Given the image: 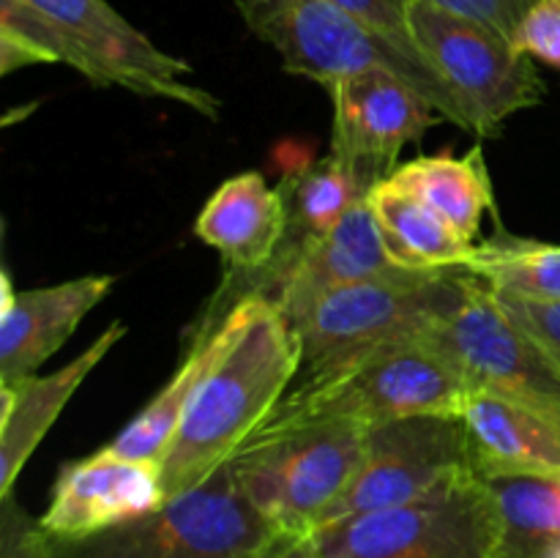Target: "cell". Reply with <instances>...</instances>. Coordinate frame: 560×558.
Segmentation results:
<instances>
[{"label":"cell","mask_w":560,"mask_h":558,"mask_svg":"<svg viewBox=\"0 0 560 558\" xmlns=\"http://www.w3.org/2000/svg\"><path fill=\"white\" fill-rule=\"evenodd\" d=\"M301 364L299 332L260 299L244 332L197 388L164 452V498L186 496L222 470L288 394Z\"/></svg>","instance_id":"cell-1"},{"label":"cell","mask_w":560,"mask_h":558,"mask_svg":"<svg viewBox=\"0 0 560 558\" xmlns=\"http://www.w3.org/2000/svg\"><path fill=\"white\" fill-rule=\"evenodd\" d=\"M470 392L459 367L424 334H416L323 375L301 377L255 435L337 419L381 427L410 416H463Z\"/></svg>","instance_id":"cell-2"},{"label":"cell","mask_w":560,"mask_h":558,"mask_svg":"<svg viewBox=\"0 0 560 558\" xmlns=\"http://www.w3.org/2000/svg\"><path fill=\"white\" fill-rule=\"evenodd\" d=\"M295 545L257 512L228 463L142 518L85 539H52V558H282Z\"/></svg>","instance_id":"cell-3"},{"label":"cell","mask_w":560,"mask_h":558,"mask_svg":"<svg viewBox=\"0 0 560 558\" xmlns=\"http://www.w3.org/2000/svg\"><path fill=\"white\" fill-rule=\"evenodd\" d=\"M465 268L408 271L339 284L317 295L293 323L304 350V377L323 375L394 339L424 334L465 290Z\"/></svg>","instance_id":"cell-4"},{"label":"cell","mask_w":560,"mask_h":558,"mask_svg":"<svg viewBox=\"0 0 560 558\" xmlns=\"http://www.w3.org/2000/svg\"><path fill=\"white\" fill-rule=\"evenodd\" d=\"M503 523L485 476L459 470L405 507L359 514L301 542L326 558H498Z\"/></svg>","instance_id":"cell-5"},{"label":"cell","mask_w":560,"mask_h":558,"mask_svg":"<svg viewBox=\"0 0 560 558\" xmlns=\"http://www.w3.org/2000/svg\"><path fill=\"white\" fill-rule=\"evenodd\" d=\"M366 438L370 427L345 419L252 435L230 468L257 512L301 545L353 481Z\"/></svg>","instance_id":"cell-6"},{"label":"cell","mask_w":560,"mask_h":558,"mask_svg":"<svg viewBox=\"0 0 560 558\" xmlns=\"http://www.w3.org/2000/svg\"><path fill=\"white\" fill-rule=\"evenodd\" d=\"M246 27L277 49L284 71L331 88L345 77L388 69L405 77L443 120L468 131L463 109L441 80L419 69L388 42L331 0H235Z\"/></svg>","instance_id":"cell-7"},{"label":"cell","mask_w":560,"mask_h":558,"mask_svg":"<svg viewBox=\"0 0 560 558\" xmlns=\"http://www.w3.org/2000/svg\"><path fill=\"white\" fill-rule=\"evenodd\" d=\"M408 16L419 53L459 104L468 131L501 137L512 115L545 102L547 88L530 55L495 27L430 0H410Z\"/></svg>","instance_id":"cell-8"},{"label":"cell","mask_w":560,"mask_h":558,"mask_svg":"<svg viewBox=\"0 0 560 558\" xmlns=\"http://www.w3.org/2000/svg\"><path fill=\"white\" fill-rule=\"evenodd\" d=\"M424 337L448 356L470 388L560 414V364L501 306L495 290L468 271L457 304Z\"/></svg>","instance_id":"cell-9"},{"label":"cell","mask_w":560,"mask_h":558,"mask_svg":"<svg viewBox=\"0 0 560 558\" xmlns=\"http://www.w3.org/2000/svg\"><path fill=\"white\" fill-rule=\"evenodd\" d=\"M42 11L71 47V69L98 88H124L148 98L184 104L197 115L217 120L222 102L211 91L189 82L191 66L164 53L107 0H25Z\"/></svg>","instance_id":"cell-10"},{"label":"cell","mask_w":560,"mask_h":558,"mask_svg":"<svg viewBox=\"0 0 560 558\" xmlns=\"http://www.w3.org/2000/svg\"><path fill=\"white\" fill-rule=\"evenodd\" d=\"M459 470H474L463 416H410L370 427L364 463L348 490L323 512L315 531L359 514L405 507Z\"/></svg>","instance_id":"cell-11"},{"label":"cell","mask_w":560,"mask_h":558,"mask_svg":"<svg viewBox=\"0 0 560 558\" xmlns=\"http://www.w3.org/2000/svg\"><path fill=\"white\" fill-rule=\"evenodd\" d=\"M334 102L331 153L359 170L372 186L397 170L408 142L421 140L441 118L405 77L370 69L328 88Z\"/></svg>","instance_id":"cell-12"},{"label":"cell","mask_w":560,"mask_h":558,"mask_svg":"<svg viewBox=\"0 0 560 558\" xmlns=\"http://www.w3.org/2000/svg\"><path fill=\"white\" fill-rule=\"evenodd\" d=\"M164 501L162 463L131 460L104 446L60 468L47 512L38 520L52 539H85L142 518Z\"/></svg>","instance_id":"cell-13"},{"label":"cell","mask_w":560,"mask_h":558,"mask_svg":"<svg viewBox=\"0 0 560 558\" xmlns=\"http://www.w3.org/2000/svg\"><path fill=\"white\" fill-rule=\"evenodd\" d=\"M113 284L107 274H88L49 288L16 290L14 301L0 306V386H16L36 375L82 317L107 299Z\"/></svg>","instance_id":"cell-14"},{"label":"cell","mask_w":560,"mask_h":558,"mask_svg":"<svg viewBox=\"0 0 560 558\" xmlns=\"http://www.w3.org/2000/svg\"><path fill=\"white\" fill-rule=\"evenodd\" d=\"M463 421L470 435L474 470L492 476L560 479V414L490 392H470Z\"/></svg>","instance_id":"cell-15"},{"label":"cell","mask_w":560,"mask_h":558,"mask_svg":"<svg viewBox=\"0 0 560 558\" xmlns=\"http://www.w3.org/2000/svg\"><path fill=\"white\" fill-rule=\"evenodd\" d=\"M126 337V323L104 328L77 359L49 375H33L16 386H0V501L14 496L16 476L47 438L58 416L77 394L93 367Z\"/></svg>","instance_id":"cell-16"},{"label":"cell","mask_w":560,"mask_h":558,"mask_svg":"<svg viewBox=\"0 0 560 558\" xmlns=\"http://www.w3.org/2000/svg\"><path fill=\"white\" fill-rule=\"evenodd\" d=\"M288 200L260 173L233 175L202 206L195 233L224 257V274L260 271L288 235Z\"/></svg>","instance_id":"cell-17"},{"label":"cell","mask_w":560,"mask_h":558,"mask_svg":"<svg viewBox=\"0 0 560 558\" xmlns=\"http://www.w3.org/2000/svg\"><path fill=\"white\" fill-rule=\"evenodd\" d=\"M257 301H260V295H246V299H241L219 323H200V326L195 328V339H191L189 353H186L178 372H175L167 381V386L140 410V416L131 419L129 425L107 443V449H113L115 454H124V457L131 460L162 463L164 452H167L180 419H184L186 410H189L197 388L202 386V381H206L211 367L219 361V356L238 339V334L244 332L246 323L252 321V315H255L257 310Z\"/></svg>","instance_id":"cell-18"},{"label":"cell","mask_w":560,"mask_h":558,"mask_svg":"<svg viewBox=\"0 0 560 558\" xmlns=\"http://www.w3.org/2000/svg\"><path fill=\"white\" fill-rule=\"evenodd\" d=\"M386 181L430 206L470 244L479 239L485 213L492 211V181L481 146L470 148L465 156H419L399 164Z\"/></svg>","instance_id":"cell-19"},{"label":"cell","mask_w":560,"mask_h":558,"mask_svg":"<svg viewBox=\"0 0 560 558\" xmlns=\"http://www.w3.org/2000/svg\"><path fill=\"white\" fill-rule=\"evenodd\" d=\"M366 200L381 228L388 257L397 268L408 271L463 268L474 252L476 244L465 241L446 219L388 181L372 186Z\"/></svg>","instance_id":"cell-20"},{"label":"cell","mask_w":560,"mask_h":558,"mask_svg":"<svg viewBox=\"0 0 560 558\" xmlns=\"http://www.w3.org/2000/svg\"><path fill=\"white\" fill-rule=\"evenodd\" d=\"M282 191L290 213L282 246L299 249L337 228L348 217L350 208L370 195L372 184L359 170L328 153L323 162L301 170L288 184H282Z\"/></svg>","instance_id":"cell-21"},{"label":"cell","mask_w":560,"mask_h":558,"mask_svg":"<svg viewBox=\"0 0 560 558\" xmlns=\"http://www.w3.org/2000/svg\"><path fill=\"white\" fill-rule=\"evenodd\" d=\"M463 268L485 279L498 293L560 304V244L498 230L492 239L474 246Z\"/></svg>","instance_id":"cell-22"},{"label":"cell","mask_w":560,"mask_h":558,"mask_svg":"<svg viewBox=\"0 0 560 558\" xmlns=\"http://www.w3.org/2000/svg\"><path fill=\"white\" fill-rule=\"evenodd\" d=\"M503 523L498 558H545L560 542V479L492 476L487 479Z\"/></svg>","instance_id":"cell-23"},{"label":"cell","mask_w":560,"mask_h":558,"mask_svg":"<svg viewBox=\"0 0 560 558\" xmlns=\"http://www.w3.org/2000/svg\"><path fill=\"white\" fill-rule=\"evenodd\" d=\"M334 5H339L342 11H348L353 20H359L361 25L370 27L375 36H381L383 42L392 44L402 58H408L410 63L419 66V69H430V63L424 60V55L419 53V44H416L413 31H410V0H331ZM438 77V74H435ZM441 80V77H438Z\"/></svg>","instance_id":"cell-24"},{"label":"cell","mask_w":560,"mask_h":558,"mask_svg":"<svg viewBox=\"0 0 560 558\" xmlns=\"http://www.w3.org/2000/svg\"><path fill=\"white\" fill-rule=\"evenodd\" d=\"M0 558H52V536L42 528V520L14 501V496L3 498L0 509Z\"/></svg>","instance_id":"cell-25"},{"label":"cell","mask_w":560,"mask_h":558,"mask_svg":"<svg viewBox=\"0 0 560 558\" xmlns=\"http://www.w3.org/2000/svg\"><path fill=\"white\" fill-rule=\"evenodd\" d=\"M520 53L560 69V0H536L514 33Z\"/></svg>","instance_id":"cell-26"},{"label":"cell","mask_w":560,"mask_h":558,"mask_svg":"<svg viewBox=\"0 0 560 558\" xmlns=\"http://www.w3.org/2000/svg\"><path fill=\"white\" fill-rule=\"evenodd\" d=\"M503 310L520 323L528 334H534L547 350H550L552 359L560 364V304H545V301H525L517 295L498 293Z\"/></svg>","instance_id":"cell-27"},{"label":"cell","mask_w":560,"mask_h":558,"mask_svg":"<svg viewBox=\"0 0 560 558\" xmlns=\"http://www.w3.org/2000/svg\"><path fill=\"white\" fill-rule=\"evenodd\" d=\"M430 3L454 11V14L485 22V25L495 27L498 33L514 42L520 22H523V16L528 14L536 0H430Z\"/></svg>","instance_id":"cell-28"},{"label":"cell","mask_w":560,"mask_h":558,"mask_svg":"<svg viewBox=\"0 0 560 558\" xmlns=\"http://www.w3.org/2000/svg\"><path fill=\"white\" fill-rule=\"evenodd\" d=\"M282 558H326V556H317V553H312L310 547H304V545H295L293 550H288V553H284Z\"/></svg>","instance_id":"cell-29"},{"label":"cell","mask_w":560,"mask_h":558,"mask_svg":"<svg viewBox=\"0 0 560 558\" xmlns=\"http://www.w3.org/2000/svg\"><path fill=\"white\" fill-rule=\"evenodd\" d=\"M545 558H560V542H556V545L545 553Z\"/></svg>","instance_id":"cell-30"}]
</instances>
